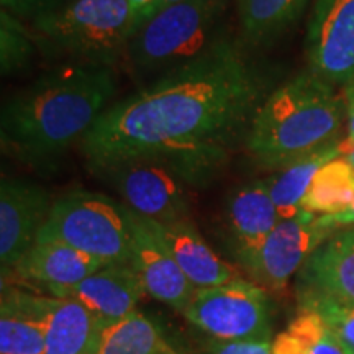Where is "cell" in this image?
<instances>
[{"label":"cell","instance_id":"obj_17","mask_svg":"<svg viewBox=\"0 0 354 354\" xmlns=\"http://www.w3.org/2000/svg\"><path fill=\"white\" fill-rule=\"evenodd\" d=\"M104 263L61 241L37 240L13 274L38 282L51 294L77 286L84 279L104 268Z\"/></svg>","mask_w":354,"mask_h":354},{"label":"cell","instance_id":"obj_23","mask_svg":"<svg viewBox=\"0 0 354 354\" xmlns=\"http://www.w3.org/2000/svg\"><path fill=\"white\" fill-rule=\"evenodd\" d=\"M354 202V167L343 156L322 166L302 201V210L315 215L344 212Z\"/></svg>","mask_w":354,"mask_h":354},{"label":"cell","instance_id":"obj_33","mask_svg":"<svg viewBox=\"0 0 354 354\" xmlns=\"http://www.w3.org/2000/svg\"><path fill=\"white\" fill-rule=\"evenodd\" d=\"M343 97H344V100H346L348 112H351V110H354V79L348 84V86H344Z\"/></svg>","mask_w":354,"mask_h":354},{"label":"cell","instance_id":"obj_16","mask_svg":"<svg viewBox=\"0 0 354 354\" xmlns=\"http://www.w3.org/2000/svg\"><path fill=\"white\" fill-rule=\"evenodd\" d=\"M299 289L354 308V227L331 234L300 269Z\"/></svg>","mask_w":354,"mask_h":354},{"label":"cell","instance_id":"obj_13","mask_svg":"<svg viewBox=\"0 0 354 354\" xmlns=\"http://www.w3.org/2000/svg\"><path fill=\"white\" fill-rule=\"evenodd\" d=\"M281 221L266 180L236 185L225 201L230 246L241 266L259 250Z\"/></svg>","mask_w":354,"mask_h":354},{"label":"cell","instance_id":"obj_10","mask_svg":"<svg viewBox=\"0 0 354 354\" xmlns=\"http://www.w3.org/2000/svg\"><path fill=\"white\" fill-rule=\"evenodd\" d=\"M53 198L46 189L19 177L0 180V268L2 281L32 250L48 216Z\"/></svg>","mask_w":354,"mask_h":354},{"label":"cell","instance_id":"obj_30","mask_svg":"<svg viewBox=\"0 0 354 354\" xmlns=\"http://www.w3.org/2000/svg\"><path fill=\"white\" fill-rule=\"evenodd\" d=\"M177 2H183V0H154V2L151 3V6H149L148 8H146V12L143 13V15L140 17L138 21H136V26H135V30L138 28L140 25H143L146 20H149V19H151L153 15H156L158 12L165 10L166 7H169V6H172V3H177ZM133 33H135V32H133Z\"/></svg>","mask_w":354,"mask_h":354},{"label":"cell","instance_id":"obj_8","mask_svg":"<svg viewBox=\"0 0 354 354\" xmlns=\"http://www.w3.org/2000/svg\"><path fill=\"white\" fill-rule=\"evenodd\" d=\"M120 194L127 207L156 223L189 220L190 185L174 169L151 159H135L97 174Z\"/></svg>","mask_w":354,"mask_h":354},{"label":"cell","instance_id":"obj_22","mask_svg":"<svg viewBox=\"0 0 354 354\" xmlns=\"http://www.w3.org/2000/svg\"><path fill=\"white\" fill-rule=\"evenodd\" d=\"M308 0H238L243 43L266 46L302 15Z\"/></svg>","mask_w":354,"mask_h":354},{"label":"cell","instance_id":"obj_20","mask_svg":"<svg viewBox=\"0 0 354 354\" xmlns=\"http://www.w3.org/2000/svg\"><path fill=\"white\" fill-rule=\"evenodd\" d=\"M91 354H183L167 342L151 318L136 312L100 320Z\"/></svg>","mask_w":354,"mask_h":354},{"label":"cell","instance_id":"obj_27","mask_svg":"<svg viewBox=\"0 0 354 354\" xmlns=\"http://www.w3.org/2000/svg\"><path fill=\"white\" fill-rule=\"evenodd\" d=\"M68 0H0L2 10L21 21H37L44 15H50L57 10Z\"/></svg>","mask_w":354,"mask_h":354},{"label":"cell","instance_id":"obj_24","mask_svg":"<svg viewBox=\"0 0 354 354\" xmlns=\"http://www.w3.org/2000/svg\"><path fill=\"white\" fill-rule=\"evenodd\" d=\"M272 354H344L342 343L325 320L300 308L289 326L272 339Z\"/></svg>","mask_w":354,"mask_h":354},{"label":"cell","instance_id":"obj_11","mask_svg":"<svg viewBox=\"0 0 354 354\" xmlns=\"http://www.w3.org/2000/svg\"><path fill=\"white\" fill-rule=\"evenodd\" d=\"M310 69L333 86L354 79V0H317L307 28Z\"/></svg>","mask_w":354,"mask_h":354},{"label":"cell","instance_id":"obj_6","mask_svg":"<svg viewBox=\"0 0 354 354\" xmlns=\"http://www.w3.org/2000/svg\"><path fill=\"white\" fill-rule=\"evenodd\" d=\"M38 240L61 241L105 266L128 264L131 253L130 209L104 194L71 190L53 202Z\"/></svg>","mask_w":354,"mask_h":354},{"label":"cell","instance_id":"obj_29","mask_svg":"<svg viewBox=\"0 0 354 354\" xmlns=\"http://www.w3.org/2000/svg\"><path fill=\"white\" fill-rule=\"evenodd\" d=\"M317 221L322 228L328 230V232H331V233H336V232H339V230L354 227V202L349 209H346L344 212H339V214L318 215Z\"/></svg>","mask_w":354,"mask_h":354},{"label":"cell","instance_id":"obj_14","mask_svg":"<svg viewBox=\"0 0 354 354\" xmlns=\"http://www.w3.org/2000/svg\"><path fill=\"white\" fill-rule=\"evenodd\" d=\"M145 221L196 289H209L240 277L232 264L207 245L190 218L166 225Z\"/></svg>","mask_w":354,"mask_h":354},{"label":"cell","instance_id":"obj_32","mask_svg":"<svg viewBox=\"0 0 354 354\" xmlns=\"http://www.w3.org/2000/svg\"><path fill=\"white\" fill-rule=\"evenodd\" d=\"M154 0H130V6H131V10H133V17H135V26H136V21L143 13L146 12V8H148Z\"/></svg>","mask_w":354,"mask_h":354},{"label":"cell","instance_id":"obj_15","mask_svg":"<svg viewBox=\"0 0 354 354\" xmlns=\"http://www.w3.org/2000/svg\"><path fill=\"white\" fill-rule=\"evenodd\" d=\"M51 295L76 300L100 320H117L136 312V305L145 297L146 290L130 264H109L77 286Z\"/></svg>","mask_w":354,"mask_h":354},{"label":"cell","instance_id":"obj_5","mask_svg":"<svg viewBox=\"0 0 354 354\" xmlns=\"http://www.w3.org/2000/svg\"><path fill=\"white\" fill-rule=\"evenodd\" d=\"M227 0H183L140 25L125 56L135 76L154 79L197 59L221 38Z\"/></svg>","mask_w":354,"mask_h":354},{"label":"cell","instance_id":"obj_34","mask_svg":"<svg viewBox=\"0 0 354 354\" xmlns=\"http://www.w3.org/2000/svg\"><path fill=\"white\" fill-rule=\"evenodd\" d=\"M343 158L346 159V161L349 162V165H351V166L354 167V146H351V148H349L348 151L343 154Z\"/></svg>","mask_w":354,"mask_h":354},{"label":"cell","instance_id":"obj_26","mask_svg":"<svg viewBox=\"0 0 354 354\" xmlns=\"http://www.w3.org/2000/svg\"><path fill=\"white\" fill-rule=\"evenodd\" d=\"M300 308L312 310L325 320L339 342L354 349V308L326 295L299 289Z\"/></svg>","mask_w":354,"mask_h":354},{"label":"cell","instance_id":"obj_9","mask_svg":"<svg viewBox=\"0 0 354 354\" xmlns=\"http://www.w3.org/2000/svg\"><path fill=\"white\" fill-rule=\"evenodd\" d=\"M318 215L300 210L294 218L281 220L243 268L264 289L284 290L295 272L331 236L318 225Z\"/></svg>","mask_w":354,"mask_h":354},{"label":"cell","instance_id":"obj_2","mask_svg":"<svg viewBox=\"0 0 354 354\" xmlns=\"http://www.w3.org/2000/svg\"><path fill=\"white\" fill-rule=\"evenodd\" d=\"M117 87L110 66L63 63L48 71L3 102L2 151L35 171L56 169L113 104Z\"/></svg>","mask_w":354,"mask_h":354},{"label":"cell","instance_id":"obj_3","mask_svg":"<svg viewBox=\"0 0 354 354\" xmlns=\"http://www.w3.org/2000/svg\"><path fill=\"white\" fill-rule=\"evenodd\" d=\"M346 100L312 69L274 88L251 120L245 146L261 169L279 171L339 141Z\"/></svg>","mask_w":354,"mask_h":354},{"label":"cell","instance_id":"obj_19","mask_svg":"<svg viewBox=\"0 0 354 354\" xmlns=\"http://www.w3.org/2000/svg\"><path fill=\"white\" fill-rule=\"evenodd\" d=\"M100 318L73 299L46 297V354H91Z\"/></svg>","mask_w":354,"mask_h":354},{"label":"cell","instance_id":"obj_12","mask_svg":"<svg viewBox=\"0 0 354 354\" xmlns=\"http://www.w3.org/2000/svg\"><path fill=\"white\" fill-rule=\"evenodd\" d=\"M130 215L131 253L128 264L138 274L146 295L183 313L196 287L190 284L166 248L156 240L146 221L131 210Z\"/></svg>","mask_w":354,"mask_h":354},{"label":"cell","instance_id":"obj_21","mask_svg":"<svg viewBox=\"0 0 354 354\" xmlns=\"http://www.w3.org/2000/svg\"><path fill=\"white\" fill-rule=\"evenodd\" d=\"M338 156H342V140L292 162L266 179L281 220L294 218L302 210V201L318 169Z\"/></svg>","mask_w":354,"mask_h":354},{"label":"cell","instance_id":"obj_7","mask_svg":"<svg viewBox=\"0 0 354 354\" xmlns=\"http://www.w3.org/2000/svg\"><path fill=\"white\" fill-rule=\"evenodd\" d=\"M183 315L210 338L272 342L268 292L243 277L209 289H196Z\"/></svg>","mask_w":354,"mask_h":354},{"label":"cell","instance_id":"obj_28","mask_svg":"<svg viewBox=\"0 0 354 354\" xmlns=\"http://www.w3.org/2000/svg\"><path fill=\"white\" fill-rule=\"evenodd\" d=\"M197 354H272V342L210 338L202 344Z\"/></svg>","mask_w":354,"mask_h":354},{"label":"cell","instance_id":"obj_4","mask_svg":"<svg viewBox=\"0 0 354 354\" xmlns=\"http://www.w3.org/2000/svg\"><path fill=\"white\" fill-rule=\"evenodd\" d=\"M32 25L44 56L113 68L125 56L135 17L130 0H68Z\"/></svg>","mask_w":354,"mask_h":354},{"label":"cell","instance_id":"obj_18","mask_svg":"<svg viewBox=\"0 0 354 354\" xmlns=\"http://www.w3.org/2000/svg\"><path fill=\"white\" fill-rule=\"evenodd\" d=\"M44 304L46 297L17 289L2 290L0 354H46Z\"/></svg>","mask_w":354,"mask_h":354},{"label":"cell","instance_id":"obj_25","mask_svg":"<svg viewBox=\"0 0 354 354\" xmlns=\"http://www.w3.org/2000/svg\"><path fill=\"white\" fill-rule=\"evenodd\" d=\"M38 46L33 32L24 21L0 10V71L2 76H15L32 66Z\"/></svg>","mask_w":354,"mask_h":354},{"label":"cell","instance_id":"obj_1","mask_svg":"<svg viewBox=\"0 0 354 354\" xmlns=\"http://www.w3.org/2000/svg\"><path fill=\"white\" fill-rule=\"evenodd\" d=\"M246 44L221 37L197 59L113 102L79 145L87 169L135 159L174 169L203 187L245 143L251 120L272 88V74Z\"/></svg>","mask_w":354,"mask_h":354},{"label":"cell","instance_id":"obj_35","mask_svg":"<svg viewBox=\"0 0 354 354\" xmlns=\"http://www.w3.org/2000/svg\"><path fill=\"white\" fill-rule=\"evenodd\" d=\"M339 343H342V342H339ZM342 346H343V351H344V354H354V349H353V348H349L348 344L342 343Z\"/></svg>","mask_w":354,"mask_h":354},{"label":"cell","instance_id":"obj_31","mask_svg":"<svg viewBox=\"0 0 354 354\" xmlns=\"http://www.w3.org/2000/svg\"><path fill=\"white\" fill-rule=\"evenodd\" d=\"M348 135L346 138L342 140V156L348 151L351 146H354V110L348 112Z\"/></svg>","mask_w":354,"mask_h":354}]
</instances>
